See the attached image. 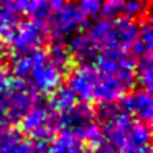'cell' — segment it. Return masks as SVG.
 Wrapping results in <instances>:
<instances>
[{"label":"cell","instance_id":"cell-1","mask_svg":"<svg viewBox=\"0 0 153 153\" xmlns=\"http://www.w3.org/2000/svg\"><path fill=\"white\" fill-rule=\"evenodd\" d=\"M102 122V138L119 153H145L150 150V127L120 112L117 104H99L94 110Z\"/></svg>","mask_w":153,"mask_h":153},{"label":"cell","instance_id":"cell-2","mask_svg":"<svg viewBox=\"0 0 153 153\" xmlns=\"http://www.w3.org/2000/svg\"><path fill=\"white\" fill-rule=\"evenodd\" d=\"M86 36L92 41L99 53L123 51L133 46L138 35V23L128 18H100L89 25Z\"/></svg>","mask_w":153,"mask_h":153},{"label":"cell","instance_id":"cell-3","mask_svg":"<svg viewBox=\"0 0 153 153\" xmlns=\"http://www.w3.org/2000/svg\"><path fill=\"white\" fill-rule=\"evenodd\" d=\"M43 102L40 94H36L25 81L12 77V81L0 89V115L7 120L8 125L18 123L35 105Z\"/></svg>","mask_w":153,"mask_h":153},{"label":"cell","instance_id":"cell-4","mask_svg":"<svg viewBox=\"0 0 153 153\" xmlns=\"http://www.w3.org/2000/svg\"><path fill=\"white\" fill-rule=\"evenodd\" d=\"M50 7L51 15L48 18L46 27L53 43H63L68 36L76 33L86 23V17L77 8L76 4L54 0V2H50Z\"/></svg>","mask_w":153,"mask_h":153},{"label":"cell","instance_id":"cell-5","mask_svg":"<svg viewBox=\"0 0 153 153\" xmlns=\"http://www.w3.org/2000/svg\"><path fill=\"white\" fill-rule=\"evenodd\" d=\"M61 81H63V73L51 63L46 51L43 48L31 51V68L25 82L36 94L41 92L51 96L61 86Z\"/></svg>","mask_w":153,"mask_h":153},{"label":"cell","instance_id":"cell-6","mask_svg":"<svg viewBox=\"0 0 153 153\" xmlns=\"http://www.w3.org/2000/svg\"><path fill=\"white\" fill-rule=\"evenodd\" d=\"M18 130L23 133V137H27L33 143L50 145V142L56 133L54 112L48 107V104H38L20 120V128Z\"/></svg>","mask_w":153,"mask_h":153},{"label":"cell","instance_id":"cell-7","mask_svg":"<svg viewBox=\"0 0 153 153\" xmlns=\"http://www.w3.org/2000/svg\"><path fill=\"white\" fill-rule=\"evenodd\" d=\"M48 38L46 25L35 20H22L13 33L5 40V46L13 54H25L40 50Z\"/></svg>","mask_w":153,"mask_h":153},{"label":"cell","instance_id":"cell-8","mask_svg":"<svg viewBox=\"0 0 153 153\" xmlns=\"http://www.w3.org/2000/svg\"><path fill=\"white\" fill-rule=\"evenodd\" d=\"M97 68L94 64H79L73 68L68 74V87L82 102H91L94 94V86L97 81Z\"/></svg>","mask_w":153,"mask_h":153},{"label":"cell","instance_id":"cell-9","mask_svg":"<svg viewBox=\"0 0 153 153\" xmlns=\"http://www.w3.org/2000/svg\"><path fill=\"white\" fill-rule=\"evenodd\" d=\"M120 112L130 115L132 119L138 120V122L148 125L150 120L153 117V100L152 94L146 91H132V92L125 94L122 99L117 102Z\"/></svg>","mask_w":153,"mask_h":153},{"label":"cell","instance_id":"cell-10","mask_svg":"<svg viewBox=\"0 0 153 153\" xmlns=\"http://www.w3.org/2000/svg\"><path fill=\"white\" fill-rule=\"evenodd\" d=\"M48 145L33 143L15 127L0 132V153H46Z\"/></svg>","mask_w":153,"mask_h":153},{"label":"cell","instance_id":"cell-11","mask_svg":"<svg viewBox=\"0 0 153 153\" xmlns=\"http://www.w3.org/2000/svg\"><path fill=\"white\" fill-rule=\"evenodd\" d=\"M68 51L71 54L73 63L79 64H91L92 61H96V58L99 56L97 48L92 45V41L86 36V33H76L74 36L69 38V45H68Z\"/></svg>","mask_w":153,"mask_h":153},{"label":"cell","instance_id":"cell-12","mask_svg":"<svg viewBox=\"0 0 153 153\" xmlns=\"http://www.w3.org/2000/svg\"><path fill=\"white\" fill-rule=\"evenodd\" d=\"M18 2H0V38L7 40L22 22Z\"/></svg>","mask_w":153,"mask_h":153},{"label":"cell","instance_id":"cell-13","mask_svg":"<svg viewBox=\"0 0 153 153\" xmlns=\"http://www.w3.org/2000/svg\"><path fill=\"white\" fill-rule=\"evenodd\" d=\"M46 153H91V150L74 135L59 132V135L50 142Z\"/></svg>","mask_w":153,"mask_h":153},{"label":"cell","instance_id":"cell-14","mask_svg":"<svg viewBox=\"0 0 153 153\" xmlns=\"http://www.w3.org/2000/svg\"><path fill=\"white\" fill-rule=\"evenodd\" d=\"M152 48H153V28H152V18H146L140 23L138 35L133 43L132 50L135 56H152Z\"/></svg>","mask_w":153,"mask_h":153},{"label":"cell","instance_id":"cell-15","mask_svg":"<svg viewBox=\"0 0 153 153\" xmlns=\"http://www.w3.org/2000/svg\"><path fill=\"white\" fill-rule=\"evenodd\" d=\"M76 96L69 91L68 86H59L53 94L50 96V102H48V107L53 110L54 114H61L66 112L68 109L76 104Z\"/></svg>","mask_w":153,"mask_h":153},{"label":"cell","instance_id":"cell-16","mask_svg":"<svg viewBox=\"0 0 153 153\" xmlns=\"http://www.w3.org/2000/svg\"><path fill=\"white\" fill-rule=\"evenodd\" d=\"M135 79L140 82V86L143 87V91L152 92V87H153V63H152V56L138 58V61L135 63Z\"/></svg>","mask_w":153,"mask_h":153},{"label":"cell","instance_id":"cell-17","mask_svg":"<svg viewBox=\"0 0 153 153\" xmlns=\"http://www.w3.org/2000/svg\"><path fill=\"white\" fill-rule=\"evenodd\" d=\"M76 5L86 18H94L100 13V4L96 0H84V2H79Z\"/></svg>","mask_w":153,"mask_h":153},{"label":"cell","instance_id":"cell-18","mask_svg":"<svg viewBox=\"0 0 153 153\" xmlns=\"http://www.w3.org/2000/svg\"><path fill=\"white\" fill-rule=\"evenodd\" d=\"M12 77L13 76L10 74V71H7L5 68H0V89H4V87L12 81Z\"/></svg>","mask_w":153,"mask_h":153},{"label":"cell","instance_id":"cell-19","mask_svg":"<svg viewBox=\"0 0 153 153\" xmlns=\"http://www.w3.org/2000/svg\"><path fill=\"white\" fill-rule=\"evenodd\" d=\"M92 153H119V152H115V150H114L112 146H109V145H107V143L102 140V142H100L99 145L92 148Z\"/></svg>","mask_w":153,"mask_h":153},{"label":"cell","instance_id":"cell-20","mask_svg":"<svg viewBox=\"0 0 153 153\" xmlns=\"http://www.w3.org/2000/svg\"><path fill=\"white\" fill-rule=\"evenodd\" d=\"M7 127H10V125H8V123H7V120H5L4 117L0 115V132H2V130H4V128H7Z\"/></svg>","mask_w":153,"mask_h":153},{"label":"cell","instance_id":"cell-21","mask_svg":"<svg viewBox=\"0 0 153 153\" xmlns=\"http://www.w3.org/2000/svg\"><path fill=\"white\" fill-rule=\"evenodd\" d=\"M145 153H152V152H150V150H148V152H145Z\"/></svg>","mask_w":153,"mask_h":153}]
</instances>
